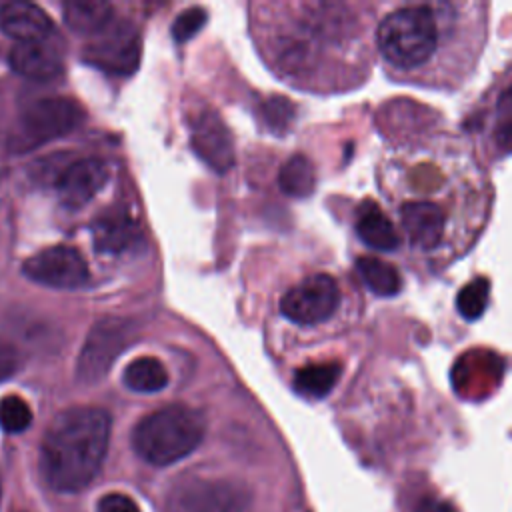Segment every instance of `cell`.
<instances>
[{"label":"cell","mask_w":512,"mask_h":512,"mask_svg":"<svg viewBox=\"0 0 512 512\" xmlns=\"http://www.w3.org/2000/svg\"><path fill=\"white\" fill-rule=\"evenodd\" d=\"M464 10V4L412 2L388 12L378 24L376 44L390 72L406 80L432 78V64L456 38Z\"/></svg>","instance_id":"cell-1"},{"label":"cell","mask_w":512,"mask_h":512,"mask_svg":"<svg viewBox=\"0 0 512 512\" xmlns=\"http://www.w3.org/2000/svg\"><path fill=\"white\" fill-rule=\"evenodd\" d=\"M110 416L102 408L62 410L46 428L40 444V468L50 488L78 492L88 486L108 450Z\"/></svg>","instance_id":"cell-2"},{"label":"cell","mask_w":512,"mask_h":512,"mask_svg":"<svg viewBox=\"0 0 512 512\" xmlns=\"http://www.w3.org/2000/svg\"><path fill=\"white\" fill-rule=\"evenodd\" d=\"M204 438V418L190 406L172 404L144 416L132 430L134 452L154 466L188 456Z\"/></svg>","instance_id":"cell-3"},{"label":"cell","mask_w":512,"mask_h":512,"mask_svg":"<svg viewBox=\"0 0 512 512\" xmlns=\"http://www.w3.org/2000/svg\"><path fill=\"white\" fill-rule=\"evenodd\" d=\"M408 246L422 256H446L460 244L448 204L432 188L402 196L394 208Z\"/></svg>","instance_id":"cell-4"},{"label":"cell","mask_w":512,"mask_h":512,"mask_svg":"<svg viewBox=\"0 0 512 512\" xmlns=\"http://www.w3.org/2000/svg\"><path fill=\"white\" fill-rule=\"evenodd\" d=\"M170 512H252L244 486L222 478H188L174 486Z\"/></svg>","instance_id":"cell-5"},{"label":"cell","mask_w":512,"mask_h":512,"mask_svg":"<svg viewBox=\"0 0 512 512\" xmlns=\"http://www.w3.org/2000/svg\"><path fill=\"white\" fill-rule=\"evenodd\" d=\"M136 338V326L122 318H104L88 332L78 356V380L94 384L102 380L118 354Z\"/></svg>","instance_id":"cell-6"},{"label":"cell","mask_w":512,"mask_h":512,"mask_svg":"<svg viewBox=\"0 0 512 512\" xmlns=\"http://www.w3.org/2000/svg\"><path fill=\"white\" fill-rule=\"evenodd\" d=\"M342 302L334 276L318 272L292 286L280 300V312L298 326H316L330 320Z\"/></svg>","instance_id":"cell-7"},{"label":"cell","mask_w":512,"mask_h":512,"mask_svg":"<svg viewBox=\"0 0 512 512\" xmlns=\"http://www.w3.org/2000/svg\"><path fill=\"white\" fill-rule=\"evenodd\" d=\"M140 34L130 22H112L86 44L82 60L106 74L128 76L140 62Z\"/></svg>","instance_id":"cell-8"},{"label":"cell","mask_w":512,"mask_h":512,"mask_svg":"<svg viewBox=\"0 0 512 512\" xmlns=\"http://www.w3.org/2000/svg\"><path fill=\"white\" fill-rule=\"evenodd\" d=\"M22 274L36 284L74 290L86 284L88 266L82 254L70 246H50L22 264Z\"/></svg>","instance_id":"cell-9"},{"label":"cell","mask_w":512,"mask_h":512,"mask_svg":"<svg viewBox=\"0 0 512 512\" xmlns=\"http://www.w3.org/2000/svg\"><path fill=\"white\" fill-rule=\"evenodd\" d=\"M84 114L82 108L58 96H48L32 102L22 114V134L32 144H42L72 132Z\"/></svg>","instance_id":"cell-10"},{"label":"cell","mask_w":512,"mask_h":512,"mask_svg":"<svg viewBox=\"0 0 512 512\" xmlns=\"http://www.w3.org/2000/svg\"><path fill=\"white\" fill-rule=\"evenodd\" d=\"M190 144L194 154L212 170L226 172L234 164L232 136L222 118L212 112H198L190 122Z\"/></svg>","instance_id":"cell-11"},{"label":"cell","mask_w":512,"mask_h":512,"mask_svg":"<svg viewBox=\"0 0 512 512\" xmlns=\"http://www.w3.org/2000/svg\"><path fill=\"white\" fill-rule=\"evenodd\" d=\"M108 180V168L96 158H82L70 164L56 182V192L66 208L88 204Z\"/></svg>","instance_id":"cell-12"},{"label":"cell","mask_w":512,"mask_h":512,"mask_svg":"<svg viewBox=\"0 0 512 512\" xmlns=\"http://www.w3.org/2000/svg\"><path fill=\"white\" fill-rule=\"evenodd\" d=\"M0 28L6 36L22 44L46 40L52 34L54 24L50 16L36 4L8 2L0 8Z\"/></svg>","instance_id":"cell-13"},{"label":"cell","mask_w":512,"mask_h":512,"mask_svg":"<svg viewBox=\"0 0 512 512\" xmlns=\"http://www.w3.org/2000/svg\"><path fill=\"white\" fill-rule=\"evenodd\" d=\"M94 248L100 254H122L140 242L138 224L124 212L110 214L92 226Z\"/></svg>","instance_id":"cell-14"},{"label":"cell","mask_w":512,"mask_h":512,"mask_svg":"<svg viewBox=\"0 0 512 512\" xmlns=\"http://www.w3.org/2000/svg\"><path fill=\"white\" fill-rule=\"evenodd\" d=\"M10 66L16 74L30 80H52L62 74L60 58L42 42H22L10 52Z\"/></svg>","instance_id":"cell-15"},{"label":"cell","mask_w":512,"mask_h":512,"mask_svg":"<svg viewBox=\"0 0 512 512\" xmlns=\"http://www.w3.org/2000/svg\"><path fill=\"white\" fill-rule=\"evenodd\" d=\"M356 234L360 240L380 252H394L400 246L398 228L384 216L374 202H364L356 212Z\"/></svg>","instance_id":"cell-16"},{"label":"cell","mask_w":512,"mask_h":512,"mask_svg":"<svg viewBox=\"0 0 512 512\" xmlns=\"http://www.w3.org/2000/svg\"><path fill=\"white\" fill-rule=\"evenodd\" d=\"M62 16L76 34L96 36L112 24V6L108 2H68L62 8Z\"/></svg>","instance_id":"cell-17"},{"label":"cell","mask_w":512,"mask_h":512,"mask_svg":"<svg viewBox=\"0 0 512 512\" xmlns=\"http://www.w3.org/2000/svg\"><path fill=\"white\" fill-rule=\"evenodd\" d=\"M126 388L140 394H152L160 392L168 384V372L166 366L154 358V356H140L132 360L122 376Z\"/></svg>","instance_id":"cell-18"},{"label":"cell","mask_w":512,"mask_h":512,"mask_svg":"<svg viewBox=\"0 0 512 512\" xmlns=\"http://www.w3.org/2000/svg\"><path fill=\"white\" fill-rule=\"evenodd\" d=\"M490 136L500 152L512 150V76L506 78L494 96L492 112L488 116Z\"/></svg>","instance_id":"cell-19"},{"label":"cell","mask_w":512,"mask_h":512,"mask_svg":"<svg viewBox=\"0 0 512 512\" xmlns=\"http://www.w3.org/2000/svg\"><path fill=\"white\" fill-rule=\"evenodd\" d=\"M338 362L308 364L294 374V390L306 398H324L340 378Z\"/></svg>","instance_id":"cell-20"},{"label":"cell","mask_w":512,"mask_h":512,"mask_svg":"<svg viewBox=\"0 0 512 512\" xmlns=\"http://www.w3.org/2000/svg\"><path fill=\"white\" fill-rule=\"evenodd\" d=\"M356 270L364 284L378 296H392L400 290L398 270L382 258L362 256L356 260Z\"/></svg>","instance_id":"cell-21"},{"label":"cell","mask_w":512,"mask_h":512,"mask_svg":"<svg viewBox=\"0 0 512 512\" xmlns=\"http://www.w3.org/2000/svg\"><path fill=\"white\" fill-rule=\"evenodd\" d=\"M278 186L282 188L284 194L294 198H304L312 194L316 186L312 162L302 154L290 156L278 172Z\"/></svg>","instance_id":"cell-22"},{"label":"cell","mask_w":512,"mask_h":512,"mask_svg":"<svg viewBox=\"0 0 512 512\" xmlns=\"http://www.w3.org/2000/svg\"><path fill=\"white\" fill-rule=\"evenodd\" d=\"M32 424V410L26 400L16 394L0 400V428L10 434L24 432Z\"/></svg>","instance_id":"cell-23"},{"label":"cell","mask_w":512,"mask_h":512,"mask_svg":"<svg viewBox=\"0 0 512 512\" xmlns=\"http://www.w3.org/2000/svg\"><path fill=\"white\" fill-rule=\"evenodd\" d=\"M488 302V282L484 278H476L472 282H468L456 298L458 304V312L466 318V320H476Z\"/></svg>","instance_id":"cell-24"},{"label":"cell","mask_w":512,"mask_h":512,"mask_svg":"<svg viewBox=\"0 0 512 512\" xmlns=\"http://www.w3.org/2000/svg\"><path fill=\"white\" fill-rule=\"evenodd\" d=\"M208 14L204 8H188L184 12H180L176 16V20L172 22V36L176 42H186L190 38H194L206 24Z\"/></svg>","instance_id":"cell-25"},{"label":"cell","mask_w":512,"mask_h":512,"mask_svg":"<svg viewBox=\"0 0 512 512\" xmlns=\"http://www.w3.org/2000/svg\"><path fill=\"white\" fill-rule=\"evenodd\" d=\"M262 114L270 126L284 128L288 124V120L292 118V106L286 98H270L262 106Z\"/></svg>","instance_id":"cell-26"},{"label":"cell","mask_w":512,"mask_h":512,"mask_svg":"<svg viewBox=\"0 0 512 512\" xmlns=\"http://www.w3.org/2000/svg\"><path fill=\"white\" fill-rule=\"evenodd\" d=\"M98 512H140V508L130 496L120 492H110L100 498Z\"/></svg>","instance_id":"cell-27"},{"label":"cell","mask_w":512,"mask_h":512,"mask_svg":"<svg viewBox=\"0 0 512 512\" xmlns=\"http://www.w3.org/2000/svg\"><path fill=\"white\" fill-rule=\"evenodd\" d=\"M18 354L16 348L4 340H0V380H6L16 372Z\"/></svg>","instance_id":"cell-28"},{"label":"cell","mask_w":512,"mask_h":512,"mask_svg":"<svg viewBox=\"0 0 512 512\" xmlns=\"http://www.w3.org/2000/svg\"><path fill=\"white\" fill-rule=\"evenodd\" d=\"M416 512H458L450 502H446V500H440V498H432V496H428V498H424V500H420V504H418V510Z\"/></svg>","instance_id":"cell-29"}]
</instances>
